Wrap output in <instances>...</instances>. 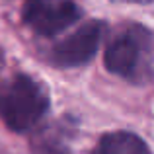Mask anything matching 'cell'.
Returning a JSON list of instances; mask_svg holds the SVG:
<instances>
[{
  "instance_id": "cell-2",
  "label": "cell",
  "mask_w": 154,
  "mask_h": 154,
  "mask_svg": "<svg viewBox=\"0 0 154 154\" xmlns=\"http://www.w3.org/2000/svg\"><path fill=\"white\" fill-rule=\"evenodd\" d=\"M51 98L45 84L18 72L0 86V119L10 131L27 133L49 113Z\"/></svg>"
},
{
  "instance_id": "cell-3",
  "label": "cell",
  "mask_w": 154,
  "mask_h": 154,
  "mask_svg": "<svg viewBox=\"0 0 154 154\" xmlns=\"http://www.w3.org/2000/svg\"><path fill=\"white\" fill-rule=\"evenodd\" d=\"M76 0H26L22 20L33 33L41 37H57L82 18Z\"/></svg>"
},
{
  "instance_id": "cell-5",
  "label": "cell",
  "mask_w": 154,
  "mask_h": 154,
  "mask_svg": "<svg viewBox=\"0 0 154 154\" xmlns=\"http://www.w3.org/2000/svg\"><path fill=\"white\" fill-rule=\"evenodd\" d=\"M92 154H152L148 144L131 131H113L100 139Z\"/></svg>"
},
{
  "instance_id": "cell-1",
  "label": "cell",
  "mask_w": 154,
  "mask_h": 154,
  "mask_svg": "<svg viewBox=\"0 0 154 154\" xmlns=\"http://www.w3.org/2000/svg\"><path fill=\"white\" fill-rule=\"evenodd\" d=\"M107 72L131 84H146L154 78V35L140 23L123 26L103 53Z\"/></svg>"
},
{
  "instance_id": "cell-6",
  "label": "cell",
  "mask_w": 154,
  "mask_h": 154,
  "mask_svg": "<svg viewBox=\"0 0 154 154\" xmlns=\"http://www.w3.org/2000/svg\"><path fill=\"white\" fill-rule=\"evenodd\" d=\"M33 154H68L66 139L60 135V129H49L37 135L33 143Z\"/></svg>"
},
{
  "instance_id": "cell-8",
  "label": "cell",
  "mask_w": 154,
  "mask_h": 154,
  "mask_svg": "<svg viewBox=\"0 0 154 154\" xmlns=\"http://www.w3.org/2000/svg\"><path fill=\"white\" fill-rule=\"evenodd\" d=\"M2 66H4V49L0 47V70H2Z\"/></svg>"
},
{
  "instance_id": "cell-7",
  "label": "cell",
  "mask_w": 154,
  "mask_h": 154,
  "mask_svg": "<svg viewBox=\"0 0 154 154\" xmlns=\"http://www.w3.org/2000/svg\"><path fill=\"white\" fill-rule=\"evenodd\" d=\"M111 2H129V4H152L154 0H111Z\"/></svg>"
},
{
  "instance_id": "cell-4",
  "label": "cell",
  "mask_w": 154,
  "mask_h": 154,
  "mask_svg": "<svg viewBox=\"0 0 154 154\" xmlns=\"http://www.w3.org/2000/svg\"><path fill=\"white\" fill-rule=\"evenodd\" d=\"M105 35V23L102 20H90L76 31L60 39L49 51V63L59 68H78L88 64L96 57Z\"/></svg>"
}]
</instances>
